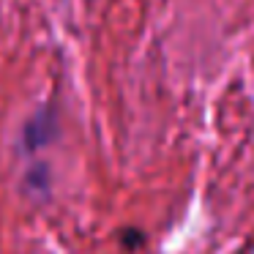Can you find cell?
<instances>
[{
    "instance_id": "1",
    "label": "cell",
    "mask_w": 254,
    "mask_h": 254,
    "mask_svg": "<svg viewBox=\"0 0 254 254\" xmlns=\"http://www.w3.org/2000/svg\"><path fill=\"white\" fill-rule=\"evenodd\" d=\"M52 131H55V115H52L50 107H44L41 112H36L33 118L28 121V126H25V148L36 150V148H44L47 142H50Z\"/></svg>"
}]
</instances>
